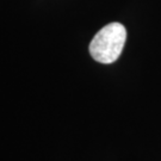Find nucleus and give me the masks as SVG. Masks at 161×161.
Segmentation results:
<instances>
[{
    "mask_svg": "<svg viewBox=\"0 0 161 161\" xmlns=\"http://www.w3.org/2000/svg\"><path fill=\"white\" fill-rule=\"evenodd\" d=\"M127 40L121 23H110L99 30L90 43V54L97 62L109 64L119 58Z\"/></svg>",
    "mask_w": 161,
    "mask_h": 161,
    "instance_id": "1",
    "label": "nucleus"
}]
</instances>
